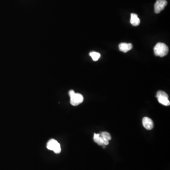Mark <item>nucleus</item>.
<instances>
[{
    "label": "nucleus",
    "instance_id": "nucleus-10",
    "mask_svg": "<svg viewBox=\"0 0 170 170\" xmlns=\"http://www.w3.org/2000/svg\"><path fill=\"white\" fill-rule=\"evenodd\" d=\"M89 55L92 58L93 61H97L100 58L101 54L99 53L95 52H90Z\"/></svg>",
    "mask_w": 170,
    "mask_h": 170
},
{
    "label": "nucleus",
    "instance_id": "nucleus-11",
    "mask_svg": "<svg viewBox=\"0 0 170 170\" xmlns=\"http://www.w3.org/2000/svg\"><path fill=\"white\" fill-rule=\"evenodd\" d=\"M100 136H101L102 137H104V138H106L107 140L108 141H110L111 140V136L110 135V133H108L107 132H102L100 134Z\"/></svg>",
    "mask_w": 170,
    "mask_h": 170
},
{
    "label": "nucleus",
    "instance_id": "nucleus-2",
    "mask_svg": "<svg viewBox=\"0 0 170 170\" xmlns=\"http://www.w3.org/2000/svg\"><path fill=\"white\" fill-rule=\"evenodd\" d=\"M69 95L71 98L70 102L72 106H78L83 101L84 97L83 95L79 93H75L73 90H70Z\"/></svg>",
    "mask_w": 170,
    "mask_h": 170
},
{
    "label": "nucleus",
    "instance_id": "nucleus-9",
    "mask_svg": "<svg viewBox=\"0 0 170 170\" xmlns=\"http://www.w3.org/2000/svg\"><path fill=\"white\" fill-rule=\"evenodd\" d=\"M94 140L95 143H96L98 145H100V146L105 145L103 143V141H102V137L101 136L100 134L95 133L94 136Z\"/></svg>",
    "mask_w": 170,
    "mask_h": 170
},
{
    "label": "nucleus",
    "instance_id": "nucleus-8",
    "mask_svg": "<svg viewBox=\"0 0 170 170\" xmlns=\"http://www.w3.org/2000/svg\"><path fill=\"white\" fill-rule=\"evenodd\" d=\"M130 22L133 26H137L140 25L141 20L140 19L138 18V16L136 14L131 13Z\"/></svg>",
    "mask_w": 170,
    "mask_h": 170
},
{
    "label": "nucleus",
    "instance_id": "nucleus-7",
    "mask_svg": "<svg viewBox=\"0 0 170 170\" xmlns=\"http://www.w3.org/2000/svg\"><path fill=\"white\" fill-rule=\"evenodd\" d=\"M132 47H133L132 44L130 43H122L119 45V50L124 53H127L128 51H130L132 49Z\"/></svg>",
    "mask_w": 170,
    "mask_h": 170
},
{
    "label": "nucleus",
    "instance_id": "nucleus-4",
    "mask_svg": "<svg viewBox=\"0 0 170 170\" xmlns=\"http://www.w3.org/2000/svg\"><path fill=\"white\" fill-rule=\"evenodd\" d=\"M156 96L160 104L165 106H170V101L168 99L169 96L167 93L164 91L160 90L157 92Z\"/></svg>",
    "mask_w": 170,
    "mask_h": 170
},
{
    "label": "nucleus",
    "instance_id": "nucleus-6",
    "mask_svg": "<svg viewBox=\"0 0 170 170\" xmlns=\"http://www.w3.org/2000/svg\"><path fill=\"white\" fill-rule=\"evenodd\" d=\"M143 125L144 128L147 130H151L154 128V123L149 118L145 117L143 119Z\"/></svg>",
    "mask_w": 170,
    "mask_h": 170
},
{
    "label": "nucleus",
    "instance_id": "nucleus-5",
    "mask_svg": "<svg viewBox=\"0 0 170 170\" xmlns=\"http://www.w3.org/2000/svg\"><path fill=\"white\" fill-rule=\"evenodd\" d=\"M167 4V2L166 0H158L154 4V12L155 13H159L163 11Z\"/></svg>",
    "mask_w": 170,
    "mask_h": 170
},
{
    "label": "nucleus",
    "instance_id": "nucleus-1",
    "mask_svg": "<svg viewBox=\"0 0 170 170\" xmlns=\"http://www.w3.org/2000/svg\"><path fill=\"white\" fill-rule=\"evenodd\" d=\"M154 54L157 56L163 57L166 56L169 52V48L167 45L163 43H158L154 48Z\"/></svg>",
    "mask_w": 170,
    "mask_h": 170
},
{
    "label": "nucleus",
    "instance_id": "nucleus-3",
    "mask_svg": "<svg viewBox=\"0 0 170 170\" xmlns=\"http://www.w3.org/2000/svg\"><path fill=\"white\" fill-rule=\"evenodd\" d=\"M47 148L49 150H52L56 154H59L61 152L60 144L54 139H51L48 142Z\"/></svg>",
    "mask_w": 170,
    "mask_h": 170
}]
</instances>
